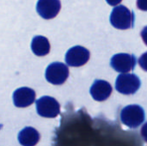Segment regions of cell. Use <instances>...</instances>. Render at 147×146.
I'll list each match as a JSON object with an SVG mask.
<instances>
[{"instance_id":"obj_1","label":"cell","mask_w":147,"mask_h":146,"mask_svg":"<svg viewBox=\"0 0 147 146\" xmlns=\"http://www.w3.org/2000/svg\"><path fill=\"white\" fill-rule=\"evenodd\" d=\"M109 20L114 28L125 30L134 26L135 15L126 6L119 5L112 10Z\"/></svg>"},{"instance_id":"obj_2","label":"cell","mask_w":147,"mask_h":146,"mask_svg":"<svg viewBox=\"0 0 147 146\" xmlns=\"http://www.w3.org/2000/svg\"><path fill=\"white\" fill-rule=\"evenodd\" d=\"M121 122L130 128L139 127L145 120V111L139 105H129L121 113Z\"/></svg>"},{"instance_id":"obj_3","label":"cell","mask_w":147,"mask_h":146,"mask_svg":"<svg viewBox=\"0 0 147 146\" xmlns=\"http://www.w3.org/2000/svg\"><path fill=\"white\" fill-rule=\"evenodd\" d=\"M141 82L135 74L124 73L118 76L115 82V89L123 95H133L140 88Z\"/></svg>"},{"instance_id":"obj_4","label":"cell","mask_w":147,"mask_h":146,"mask_svg":"<svg viewBox=\"0 0 147 146\" xmlns=\"http://www.w3.org/2000/svg\"><path fill=\"white\" fill-rule=\"evenodd\" d=\"M36 110L39 115L45 118H55L60 111L58 101L51 96H42L36 102Z\"/></svg>"},{"instance_id":"obj_5","label":"cell","mask_w":147,"mask_h":146,"mask_svg":"<svg viewBox=\"0 0 147 146\" xmlns=\"http://www.w3.org/2000/svg\"><path fill=\"white\" fill-rule=\"evenodd\" d=\"M69 76L68 67L60 62H54L50 64L46 70L47 80L55 85L64 83Z\"/></svg>"},{"instance_id":"obj_6","label":"cell","mask_w":147,"mask_h":146,"mask_svg":"<svg viewBox=\"0 0 147 146\" xmlns=\"http://www.w3.org/2000/svg\"><path fill=\"white\" fill-rule=\"evenodd\" d=\"M137 59L134 55L128 53H118L112 57L110 65L116 71L127 73L133 71L136 66Z\"/></svg>"},{"instance_id":"obj_7","label":"cell","mask_w":147,"mask_h":146,"mask_svg":"<svg viewBox=\"0 0 147 146\" xmlns=\"http://www.w3.org/2000/svg\"><path fill=\"white\" fill-rule=\"evenodd\" d=\"M90 51L84 46H76L69 49L65 54V62L68 65L79 67L85 65L90 59Z\"/></svg>"},{"instance_id":"obj_8","label":"cell","mask_w":147,"mask_h":146,"mask_svg":"<svg viewBox=\"0 0 147 146\" xmlns=\"http://www.w3.org/2000/svg\"><path fill=\"white\" fill-rule=\"evenodd\" d=\"M61 9L60 0H38L36 10L44 19H53Z\"/></svg>"},{"instance_id":"obj_9","label":"cell","mask_w":147,"mask_h":146,"mask_svg":"<svg viewBox=\"0 0 147 146\" xmlns=\"http://www.w3.org/2000/svg\"><path fill=\"white\" fill-rule=\"evenodd\" d=\"M35 100V92L33 89L22 87L17 89L13 94L14 104L18 108H26L30 106Z\"/></svg>"},{"instance_id":"obj_10","label":"cell","mask_w":147,"mask_h":146,"mask_svg":"<svg viewBox=\"0 0 147 146\" xmlns=\"http://www.w3.org/2000/svg\"><path fill=\"white\" fill-rule=\"evenodd\" d=\"M112 86L104 80H96L90 88V95L97 102L107 100L112 93Z\"/></svg>"},{"instance_id":"obj_11","label":"cell","mask_w":147,"mask_h":146,"mask_svg":"<svg viewBox=\"0 0 147 146\" xmlns=\"http://www.w3.org/2000/svg\"><path fill=\"white\" fill-rule=\"evenodd\" d=\"M40 140V133L36 129L28 126L18 134V141L22 146H34Z\"/></svg>"},{"instance_id":"obj_12","label":"cell","mask_w":147,"mask_h":146,"mask_svg":"<svg viewBox=\"0 0 147 146\" xmlns=\"http://www.w3.org/2000/svg\"><path fill=\"white\" fill-rule=\"evenodd\" d=\"M31 49L36 56H45L50 52V43L46 37L37 35L32 40Z\"/></svg>"},{"instance_id":"obj_13","label":"cell","mask_w":147,"mask_h":146,"mask_svg":"<svg viewBox=\"0 0 147 146\" xmlns=\"http://www.w3.org/2000/svg\"><path fill=\"white\" fill-rule=\"evenodd\" d=\"M139 64L144 71H147V52L140 56L139 59Z\"/></svg>"},{"instance_id":"obj_14","label":"cell","mask_w":147,"mask_h":146,"mask_svg":"<svg viewBox=\"0 0 147 146\" xmlns=\"http://www.w3.org/2000/svg\"><path fill=\"white\" fill-rule=\"evenodd\" d=\"M137 7L140 10L147 11V0H137Z\"/></svg>"},{"instance_id":"obj_15","label":"cell","mask_w":147,"mask_h":146,"mask_svg":"<svg viewBox=\"0 0 147 146\" xmlns=\"http://www.w3.org/2000/svg\"><path fill=\"white\" fill-rule=\"evenodd\" d=\"M141 136L145 139V141L147 142V122L145 125H143L141 128Z\"/></svg>"},{"instance_id":"obj_16","label":"cell","mask_w":147,"mask_h":146,"mask_svg":"<svg viewBox=\"0 0 147 146\" xmlns=\"http://www.w3.org/2000/svg\"><path fill=\"white\" fill-rule=\"evenodd\" d=\"M140 34H141V37H142V39H143V41L145 42V44L147 46V26H146V27L142 29Z\"/></svg>"},{"instance_id":"obj_17","label":"cell","mask_w":147,"mask_h":146,"mask_svg":"<svg viewBox=\"0 0 147 146\" xmlns=\"http://www.w3.org/2000/svg\"><path fill=\"white\" fill-rule=\"evenodd\" d=\"M106 2L111 6H116L120 4L122 2V0H106Z\"/></svg>"}]
</instances>
